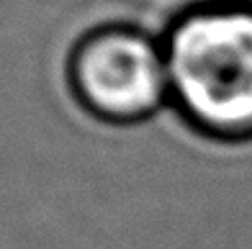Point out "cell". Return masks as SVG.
I'll list each match as a JSON object with an SVG mask.
<instances>
[{"label": "cell", "mask_w": 252, "mask_h": 249, "mask_svg": "<svg viewBox=\"0 0 252 249\" xmlns=\"http://www.w3.org/2000/svg\"><path fill=\"white\" fill-rule=\"evenodd\" d=\"M170 95L206 131H252V5L214 3L180 16L162 41Z\"/></svg>", "instance_id": "obj_1"}, {"label": "cell", "mask_w": 252, "mask_h": 249, "mask_svg": "<svg viewBox=\"0 0 252 249\" xmlns=\"http://www.w3.org/2000/svg\"><path fill=\"white\" fill-rule=\"evenodd\" d=\"M72 83L80 98L106 118H142L170 98L162 44L129 26L98 28L72 56Z\"/></svg>", "instance_id": "obj_2"}]
</instances>
